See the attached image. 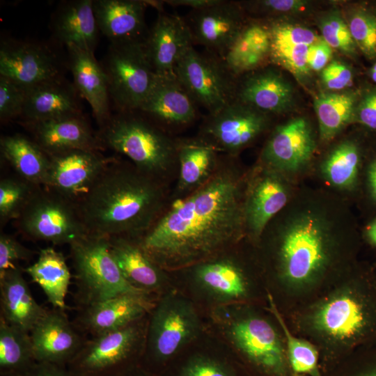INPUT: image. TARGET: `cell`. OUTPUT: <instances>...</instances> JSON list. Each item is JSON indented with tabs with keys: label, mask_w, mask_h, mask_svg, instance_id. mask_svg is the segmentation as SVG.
<instances>
[{
	"label": "cell",
	"mask_w": 376,
	"mask_h": 376,
	"mask_svg": "<svg viewBox=\"0 0 376 376\" xmlns=\"http://www.w3.org/2000/svg\"><path fill=\"white\" fill-rule=\"evenodd\" d=\"M246 74L241 80L237 78L235 100L265 113H281L290 107L294 91L281 73L267 68Z\"/></svg>",
	"instance_id": "cell-26"
},
{
	"label": "cell",
	"mask_w": 376,
	"mask_h": 376,
	"mask_svg": "<svg viewBox=\"0 0 376 376\" xmlns=\"http://www.w3.org/2000/svg\"><path fill=\"white\" fill-rule=\"evenodd\" d=\"M58 57L40 43L3 40L0 45V75L26 90L63 77Z\"/></svg>",
	"instance_id": "cell-14"
},
{
	"label": "cell",
	"mask_w": 376,
	"mask_h": 376,
	"mask_svg": "<svg viewBox=\"0 0 376 376\" xmlns=\"http://www.w3.org/2000/svg\"><path fill=\"white\" fill-rule=\"evenodd\" d=\"M175 75L197 105L214 114L233 102L237 77L218 55L189 47L179 58Z\"/></svg>",
	"instance_id": "cell-10"
},
{
	"label": "cell",
	"mask_w": 376,
	"mask_h": 376,
	"mask_svg": "<svg viewBox=\"0 0 376 376\" xmlns=\"http://www.w3.org/2000/svg\"><path fill=\"white\" fill-rule=\"evenodd\" d=\"M22 376H75L67 366L51 363L36 362Z\"/></svg>",
	"instance_id": "cell-50"
},
{
	"label": "cell",
	"mask_w": 376,
	"mask_h": 376,
	"mask_svg": "<svg viewBox=\"0 0 376 376\" xmlns=\"http://www.w3.org/2000/svg\"><path fill=\"white\" fill-rule=\"evenodd\" d=\"M148 1L93 0L100 32L111 45L144 42L148 29L145 22Z\"/></svg>",
	"instance_id": "cell-22"
},
{
	"label": "cell",
	"mask_w": 376,
	"mask_h": 376,
	"mask_svg": "<svg viewBox=\"0 0 376 376\" xmlns=\"http://www.w3.org/2000/svg\"><path fill=\"white\" fill-rule=\"evenodd\" d=\"M39 186L17 176L5 177L0 181L1 226L15 221Z\"/></svg>",
	"instance_id": "cell-43"
},
{
	"label": "cell",
	"mask_w": 376,
	"mask_h": 376,
	"mask_svg": "<svg viewBox=\"0 0 376 376\" xmlns=\"http://www.w3.org/2000/svg\"><path fill=\"white\" fill-rule=\"evenodd\" d=\"M229 335L249 368L257 376H293L286 350L273 326L258 317L232 323Z\"/></svg>",
	"instance_id": "cell-11"
},
{
	"label": "cell",
	"mask_w": 376,
	"mask_h": 376,
	"mask_svg": "<svg viewBox=\"0 0 376 376\" xmlns=\"http://www.w3.org/2000/svg\"><path fill=\"white\" fill-rule=\"evenodd\" d=\"M270 58L302 81L311 72L307 64L310 46L319 37L313 30L297 24L274 22L269 24Z\"/></svg>",
	"instance_id": "cell-27"
},
{
	"label": "cell",
	"mask_w": 376,
	"mask_h": 376,
	"mask_svg": "<svg viewBox=\"0 0 376 376\" xmlns=\"http://www.w3.org/2000/svg\"><path fill=\"white\" fill-rule=\"evenodd\" d=\"M93 3V0L68 1L56 9L52 20V31L58 42L94 53L100 30Z\"/></svg>",
	"instance_id": "cell-29"
},
{
	"label": "cell",
	"mask_w": 376,
	"mask_h": 376,
	"mask_svg": "<svg viewBox=\"0 0 376 376\" xmlns=\"http://www.w3.org/2000/svg\"><path fill=\"white\" fill-rule=\"evenodd\" d=\"M23 272L19 266L0 275V318L30 333L47 309L34 299Z\"/></svg>",
	"instance_id": "cell-30"
},
{
	"label": "cell",
	"mask_w": 376,
	"mask_h": 376,
	"mask_svg": "<svg viewBox=\"0 0 376 376\" xmlns=\"http://www.w3.org/2000/svg\"><path fill=\"white\" fill-rule=\"evenodd\" d=\"M361 163V150L357 142L345 141L338 145L322 165L326 179L339 188H351L357 182Z\"/></svg>",
	"instance_id": "cell-39"
},
{
	"label": "cell",
	"mask_w": 376,
	"mask_h": 376,
	"mask_svg": "<svg viewBox=\"0 0 376 376\" xmlns=\"http://www.w3.org/2000/svg\"><path fill=\"white\" fill-rule=\"evenodd\" d=\"M219 0H167L164 2L170 6H187L191 10L199 9L207 7L216 3Z\"/></svg>",
	"instance_id": "cell-51"
},
{
	"label": "cell",
	"mask_w": 376,
	"mask_h": 376,
	"mask_svg": "<svg viewBox=\"0 0 376 376\" xmlns=\"http://www.w3.org/2000/svg\"><path fill=\"white\" fill-rule=\"evenodd\" d=\"M166 205L164 182L116 158L78 207L88 234L110 238L141 236Z\"/></svg>",
	"instance_id": "cell-2"
},
{
	"label": "cell",
	"mask_w": 376,
	"mask_h": 376,
	"mask_svg": "<svg viewBox=\"0 0 376 376\" xmlns=\"http://www.w3.org/2000/svg\"><path fill=\"white\" fill-rule=\"evenodd\" d=\"M159 376H245L240 367L228 359L196 354L181 361Z\"/></svg>",
	"instance_id": "cell-41"
},
{
	"label": "cell",
	"mask_w": 376,
	"mask_h": 376,
	"mask_svg": "<svg viewBox=\"0 0 376 376\" xmlns=\"http://www.w3.org/2000/svg\"><path fill=\"white\" fill-rule=\"evenodd\" d=\"M287 190L276 173L270 171L257 177L251 185L244 201L245 228L259 237L272 218L286 204Z\"/></svg>",
	"instance_id": "cell-32"
},
{
	"label": "cell",
	"mask_w": 376,
	"mask_h": 376,
	"mask_svg": "<svg viewBox=\"0 0 376 376\" xmlns=\"http://www.w3.org/2000/svg\"><path fill=\"white\" fill-rule=\"evenodd\" d=\"M270 52L269 26L251 22L244 25L221 58L238 77L260 68Z\"/></svg>",
	"instance_id": "cell-33"
},
{
	"label": "cell",
	"mask_w": 376,
	"mask_h": 376,
	"mask_svg": "<svg viewBox=\"0 0 376 376\" xmlns=\"http://www.w3.org/2000/svg\"><path fill=\"white\" fill-rule=\"evenodd\" d=\"M66 49L72 83L81 97L89 104L100 127L112 114L104 71L101 63L95 59L94 53L75 45L67 46Z\"/></svg>",
	"instance_id": "cell-25"
},
{
	"label": "cell",
	"mask_w": 376,
	"mask_h": 376,
	"mask_svg": "<svg viewBox=\"0 0 376 376\" xmlns=\"http://www.w3.org/2000/svg\"><path fill=\"white\" fill-rule=\"evenodd\" d=\"M155 305L149 294H123L79 308L72 322L84 335L95 336L146 317Z\"/></svg>",
	"instance_id": "cell-16"
},
{
	"label": "cell",
	"mask_w": 376,
	"mask_h": 376,
	"mask_svg": "<svg viewBox=\"0 0 376 376\" xmlns=\"http://www.w3.org/2000/svg\"><path fill=\"white\" fill-rule=\"evenodd\" d=\"M359 51L368 60L376 58V10L366 5H356L345 19Z\"/></svg>",
	"instance_id": "cell-42"
},
{
	"label": "cell",
	"mask_w": 376,
	"mask_h": 376,
	"mask_svg": "<svg viewBox=\"0 0 376 376\" xmlns=\"http://www.w3.org/2000/svg\"><path fill=\"white\" fill-rule=\"evenodd\" d=\"M219 152L213 144L200 136L177 141L178 198L192 192L212 176L220 162Z\"/></svg>",
	"instance_id": "cell-31"
},
{
	"label": "cell",
	"mask_w": 376,
	"mask_h": 376,
	"mask_svg": "<svg viewBox=\"0 0 376 376\" xmlns=\"http://www.w3.org/2000/svg\"><path fill=\"white\" fill-rule=\"evenodd\" d=\"M70 253L79 309L123 294H148L125 279L110 252L108 238L88 234L70 245Z\"/></svg>",
	"instance_id": "cell-4"
},
{
	"label": "cell",
	"mask_w": 376,
	"mask_h": 376,
	"mask_svg": "<svg viewBox=\"0 0 376 376\" xmlns=\"http://www.w3.org/2000/svg\"><path fill=\"white\" fill-rule=\"evenodd\" d=\"M197 283L221 300H235L244 297L247 285L240 267L228 258L206 259L194 270Z\"/></svg>",
	"instance_id": "cell-36"
},
{
	"label": "cell",
	"mask_w": 376,
	"mask_h": 376,
	"mask_svg": "<svg viewBox=\"0 0 376 376\" xmlns=\"http://www.w3.org/2000/svg\"><path fill=\"white\" fill-rule=\"evenodd\" d=\"M366 178L370 196L376 202V155L371 158L368 164Z\"/></svg>",
	"instance_id": "cell-52"
},
{
	"label": "cell",
	"mask_w": 376,
	"mask_h": 376,
	"mask_svg": "<svg viewBox=\"0 0 376 376\" xmlns=\"http://www.w3.org/2000/svg\"><path fill=\"white\" fill-rule=\"evenodd\" d=\"M366 234L370 242L376 246V218L368 225Z\"/></svg>",
	"instance_id": "cell-54"
},
{
	"label": "cell",
	"mask_w": 376,
	"mask_h": 376,
	"mask_svg": "<svg viewBox=\"0 0 376 376\" xmlns=\"http://www.w3.org/2000/svg\"><path fill=\"white\" fill-rule=\"evenodd\" d=\"M315 150L311 128L304 118L277 126L267 141L262 158L271 170L295 171L304 166Z\"/></svg>",
	"instance_id": "cell-20"
},
{
	"label": "cell",
	"mask_w": 376,
	"mask_h": 376,
	"mask_svg": "<svg viewBox=\"0 0 376 376\" xmlns=\"http://www.w3.org/2000/svg\"><path fill=\"white\" fill-rule=\"evenodd\" d=\"M99 127L104 148L125 155L147 175L164 182L178 165L177 141L137 111H118Z\"/></svg>",
	"instance_id": "cell-3"
},
{
	"label": "cell",
	"mask_w": 376,
	"mask_h": 376,
	"mask_svg": "<svg viewBox=\"0 0 376 376\" xmlns=\"http://www.w3.org/2000/svg\"><path fill=\"white\" fill-rule=\"evenodd\" d=\"M193 45L223 57L246 23L239 2L219 0L216 3L191 10L184 18Z\"/></svg>",
	"instance_id": "cell-15"
},
{
	"label": "cell",
	"mask_w": 376,
	"mask_h": 376,
	"mask_svg": "<svg viewBox=\"0 0 376 376\" xmlns=\"http://www.w3.org/2000/svg\"><path fill=\"white\" fill-rule=\"evenodd\" d=\"M145 48L157 75L173 76L177 62L193 46L189 29L184 18L158 10L157 17L148 30Z\"/></svg>",
	"instance_id": "cell-19"
},
{
	"label": "cell",
	"mask_w": 376,
	"mask_h": 376,
	"mask_svg": "<svg viewBox=\"0 0 376 376\" xmlns=\"http://www.w3.org/2000/svg\"><path fill=\"white\" fill-rule=\"evenodd\" d=\"M311 323L315 331L327 338L345 342L363 330L366 317L358 299L350 292H341L318 306L312 315Z\"/></svg>",
	"instance_id": "cell-24"
},
{
	"label": "cell",
	"mask_w": 376,
	"mask_h": 376,
	"mask_svg": "<svg viewBox=\"0 0 376 376\" xmlns=\"http://www.w3.org/2000/svg\"><path fill=\"white\" fill-rule=\"evenodd\" d=\"M269 302L270 311L279 322L285 336L286 354L293 376H324L319 365V356L315 347L290 333L270 295Z\"/></svg>",
	"instance_id": "cell-40"
},
{
	"label": "cell",
	"mask_w": 376,
	"mask_h": 376,
	"mask_svg": "<svg viewBox=\"0 0 376 376\" xmlns=\"http://www.w3.org/2000/svg\"><path fill=\"white\" fill-rule=\"evenodd\" d=\"M197 106L175 75H157L137 111L164 130V127H181L193 123Z\"/></svg>",
	"instance_id": "cell-18"
},
{
	"label": "cell",
	"mask_w": 376,
	"mask_h": 376,
	"mask_svg": "<svg viewBox=\"0 0 376 376\" xmlns=\"http://www.w3.org/2000/svg\"><path fill=\"white\" fill-rule=\"evenodd\" d=\"M36 362L30 334L0 318V376H22Z\"/></svg>",
	"instance_id": "cell-38"
},
{
	"label": "cell",
	"mask_w": 376,
	"mask_h": 376,
	"mask_svg": "<svg viewBox=\"0 0 376 376\" xmlns=\"http://www.w3.org/2000/svg\"><path fill=\"white\" fill-rule=\"evenodd\" d=\"M23 270L42 289L54 308L65 310L72 275L61 252L52 247L41 249L36 261Z\"/></svg>",
	"instance_id": "cell-35"
},
{
	"label": "cell",
	"mask_w": 376,
	"mask_h": 376,
	"mask_svg": "<svg viewBox=\"0 0 376 376\" xmlns=\"http://www.w3.org/2000/svg\"><path fill=\"white\" fill-rule=\"evenodd\" d=\"M368 75L372 81L376 84V61L368 70Z\"/></svg>",
	"instance_id": "cell-55"
},
{
	"label": "cell",
	"mask_w": 376,
	"mask_h": 376,
	"mask_svg": "<svg viewBox=\"0 0 376 376\" xmlns=\"http://www.w3.org/2000/svg\"><path fill=\"white\" fill-rule=\"evenodd\" d=\"M144 42L109 44L101 63L110 100L118 111H137L155 82L157 75Z\"/></svg>",
	"instance_id": "cell-9"
},
{
	"label": "cell",
	"mask_w": 376,
	"mask_h": 376,
	"mask_svg": "<svg viewBox=\"0 0 376 376\" xmlns=\"http://www.w3.org/2000/svg\"><path fill=\"white\" fill-rule=\"evenodd\" d=\"M79 92L63 76L26 90L21 117L31 123L80 115Z\"/></svg>",
	"instance_id": "cell-23"
},
{
	"label": "cell",
	"mask_w": 376,
	"mask_h": 376,
	"mask_svg": "<svg viewBox=\"0 0 376 376\" xmlns=\"http://www.w3.org/2000/svg\"><path fill=\"white\" fill-rule=\"evenodd\" d=\"M23 125L47 155L73 150L101 152L104 148L97 132L82 114Z\"/></svg>",
	"instance_id": "cell-21"
},
{
	"label": "cell",
	"mask_w": 376,
	"mask_h": 376,
	"mask_svg": "<svg viewBox=\"0 0 376 376\" xmlns=\"http://www.w3.org/2000/svg\"><path fill=\"white\" fill-rule=\"evenodd\" d=\"M354 120L376 131V86L367 88L360 93Z\"/></svg>",
	"instance_id": "cell-48"
},
{
	"label": "cell",
	"mask_w": 376,
	"mask_h": 376,
	"mask_svg": "<svg viewBox=\"0 0 376 376\" xmlns=\"http://www.w3.org/2000/svg\"><path fill=\"white\" fill-rule=\"evenodd\" d=\"M116 376H155V375L149 373L148 372L143 369L140 366H138L135 368H133Z\"/></svg>",
	"instance_id": "cell-53"
},
{
	"label": "cell",
	"mask_w": 376,
	"mask_h": 376,
	"mask_svg": "<svg viewBox=\"0 0 376 376\" xmlns=\"http://www.w3.org/2000/svg\"><path fill=\"white\" fill-rule=\"evenodd\" d=\"M322 39L332 48L351 56L357 55L358 49L351 36L347 22L338 10L322 15L318 22Z\"/></svg>",
	"instance_id": "cell-44"
},
{
	"label": "cell",
	"mask_w": 376,
	"mask_h": 376,
	"mask_svg": "<svg viewBox=\"0 0 376 376\" xmlns=\"http://www.w3.org/2000/svg\"><path fill=\"white\" fill-rule=\"evenodd\" d=\"M26 90L0 75V120L8 122L21 117Z\"/></svg>",
	"instance_id": "cell-45"
},
{
	"label": "cell",
	"mask_w": 376,
	"mask_h": 376,
	"mask_svg": "<svg viewBox=\"0 0 376 376\" xmlns=\"http://www.w3.org/2000/svg\"><path fill=\"white\" fill-rule=\"evenodd\" d=\"M37 362L67 366L86 340L64 310L47 309L30 331Z\"/></svg>",
	"instance_id": "cell-17"
},
{
	"label": "cell",
	"mask_w": 376,
	"mask_h": 376,
	"mask_svg": "<svg viewBox=\"0 0 376 376\" xmlns=\"http://www.w3.org/2000/svg\"><path fill=\"white\" fill-rule=\"evenodd\" d=\"M19 232L29 240L68 244L88 235L78 205L39 187L15 220Z\"/></svg>",
	"instance_id": "cell-8"
},
{
	"label": "cell",
	"mask_w": 376,
	"mask_h": 376,
	"mask_svg": "<svg viewBox=\"0 0 376 376\" xmlns=\"http://www.w3.org/2000/svg\"><path fill=\"white\" fill-rule=\"evenodd\" d=\"M328 235L315 216L304 215L285 230L279 247L280 269L293 287L311 285L322 274L329 259Z\"/></svg>",
	"instance_id": "cell-7"
},
{
	"label": "cell",
	"mask_w": 376,
	"mask_h": 376,
	"mask_svg": "<svg viewBox=\"0 0 376 376\" xmlns=\"http://www.w3.org/2000/svg\"><path fill=\"white\" fill-rule=\"evenodd\" d=\"M33 253L13 236L1 233L0 275L19 267V261L30 260Z\"/></svg>",
	"instance_id": "cell-46"
},
{
	"label": "cell",
	"mask_w": 376,
	"mask_h": 376,
	"mask_svg": "<svg viewBox=\"0 0 376 376\" xmlns=\"http://www.w3.org/2000/svg\"><path fill=\"white\" fill-rule=\"evenodd\" d=\"M109 250L125 279L150 295L165 282L163 269L143 249L136 237L108 238Z\"/></svg>",
	"instance_id": "cell-28"
},
{
	"label": "cell",
	"mask_w": 376,
	"mask_h": 376,
	"mask_svg": "<svg viewBox=\"0 0 376 376\" xmlns=\"http://www.w3.org/2000/svg\"><path fill=\"white\" fill-rule=\"evenodd\" d=\"M45 187L77 205L117 157L100 151L73 150L52 155Z\"/></svg>",
	"instance_id": "cell-12"
},
{
	"label": "cell",
	"mask_w": 376,
	"mask_h": 376,
	"mask_svg": "<svg viewBox=\"0 0 376 376\" xmlns=\"http://www.w3.org/2000/svg\"><path fill=\"white\" fill-rule=\"evenodd\" d=\"M267 123V113L235 100L217 113L208 114L200 137L225 155L234 156L253 142Z\"/></svg>",
	"instance_id": "cell-13"
},
{
	"label": "cell",
	"mask_w": 376,
	"mask_h": 376,
	"mask_svg": "<svg viewBox=\"0 0 376 376\" xmlns=\"http://www.w3.org/2000/svg\"><path fill=\"white\" fill-rule=\"evenodd\" d=\"M0 150L18 176L36 186H45L49 157L33 139L21 134L1 136Z\"/></svg>",
	"instance_id": "cell-34"
},
{
	"label": "cell",
	"mask_w": 376,
	"mask_h": 376,
	"mask_svg": "<svg viewBox=\"0 0 376 376\" xmlns=\"http://www.w3.org/2000/svg\"><path fill=\"white\" fill-rule=\"evenodd\" d=\"M332 56V48L320 37L308 52L307 64L311 71L322 70Z\"/></svg>",
	"instance_id": "cell-49"
},
{
	"label": "cell",
	"mask_w": 376,
	"mask_h": 376,
	"mask_svg": "<svg viewBox=\"0 0 376 376\" xmlns=\"http://www.w3.org/2000/svg\"><path fill=\"white\" fill-rule=\"evenodd\" d=\"M220 158L218 168L203 185L164 209L136 237L162 269L199 263L238 240L244 225L241 180Z\"/></svg>",
	"instance_id": "cell-1"
},
{
	"label": "cell",
	"mask_w": 376,
	"mask_h": 376,
	"mask_svg": "<svg viewBox=\"0 0 376 376\" xmlns=\"http://www.w3.org/2000/svg\"><path fill=\"white\" fill-rule=\"evenodd\" d=\"M145 318L87 338L68 364L70 372L75 376H116L140 366L148 328Z\"/></svg>",
	"instance_id": "cell-6"
},
{
	"label": "cell",
	"mask_w": 376,
	"mask_h": 376,
	"mask_svg": "<svg viewBox=\"0 0 376 376\" xmlns=\"http://www.w3.org/2000/svg\"><path fill=\"white\" fill-rule=\"evenodd\" d=\"M148 322L145 351L140 366L159 376L185 345L198 334L199 321L192 304L167 295L156 303Z\"/></svg>",
	"instance_id": "cell-5"
},
{
	"label": "cell",
	"mask_w": 376,
	"mask_h": 376,
	"mask_svg": "<svg viewBox=\"0 0 376 376\" xmlns=\"http://www.w3.org/2000/svg\"><path fill=\"white\" fill-rule=\"evenodd\" d=\"M360 93L330 91L318 94L313 105L322 141L333 139L345 125L354 120Z\"/></svg>",
	"instance_id": "cell-37"
},
{
	"label": "cell",
	"mask_w": 376,
	"mask_h": 376,
	"mask_svg": "<svg viewBox=\"0 0 376 376\" xmlns=\"http://www.w3.org/2000/svg\"><path fill=\"white\" fill-rule=\"evenodd\" d=\"M353 77L351 68L336 60L329 63L321 72L322 84L330 91H340L349 87Z\"/></svg>",
	"instance_id": "cell-47"
}]
</instances>
